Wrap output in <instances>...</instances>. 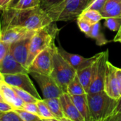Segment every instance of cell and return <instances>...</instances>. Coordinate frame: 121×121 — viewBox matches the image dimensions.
I'll return each mask as SVG.
<instances>
[{"label":"cell","mask_w":121,"mask_h":121,"mask_svg":"<svg viewBox=\"0 0 121 121\" xmlns=\"http://www.w3.org/2000/svg\"><path fill=\"white\" fill-rule=\"evenodd\" d=\"M52 22V19L41 6L26 9L5 8L0 18V28L21 26L31 30H37Z\"/></svg>","instance_id":"1"},{"label":"cell","mask_w":121,"mask_h":121,"mask_svg":"<svg viewBox=\"0 0 121 121\" xmlns=\"http://www.w3.org/2000/svg\"><path fill=\"white\" fill-rule=\"evenodd\" d=\"M87 99L91 121H108L118 104V99L111 97L105 91L87 94Z\"/></svg>","instance_id":"2"},{"label":"cell","mask_w":121,"mask_h":121,"mask_svg":"<svg viewBox=\"0 0 121 121\" xmlns=\"http://www.w3.org/2000/svg\"><path fill=\"white\" fill-rule=\"evenodd\" d=\"M59 29L53 21L48 26L36 30L31 39L29 57L26 62L27 69L41 51L55 43V38L58 33Z\"/></svg>","instance_id":"3"},{"label":"cell","mask_w":121,"mask_h":121,"mask_svg":"<svg viewBox=\"0 0 121 121\" xmlns=\"http://www.w3.org/2000/svg\"><path fill=\"white\" fill-rule=\"evenodd\" d=\"M86 5L81 0H63L44 9L53 21H68L78 18Z\"/></svg>","instance_id":"4"},{"label":"cell","mask_w":121,"mask_h":121,"mask_svg":"<svg viewBox=\"0 0 121 121\" xmlns=\"http://www.w3.org/2000/svg\"><path fill=\"white\" fill-rule=\"evenodd\" d=\"M76 75V70L63 58L56 45L53 55V69L51 76L58 82L64 93H67V87Z\"/></svg>","instance_id":"5"},{"label":"cell","mask_w":121,"mask_h":121,"mask_svg":"<svg viewBox=\"0 0 121 121\" xmlns=\"http://www.w3.org/2000/svg\"><path fill=\"white\" fill-rule=\"evenodd\" d=\"M108 56V50L98 53L97 57L93 64V78L88 94H93L104 91L106 67L107 62L109 60Z\"/></svg>","instance_id":"6"},{"label":"cell","mask_w":121,"mask_h":121,"mask_svg":"<svg viewBox=\"0 0 121 121\" xmlns=\"http://www.w3.org/2000/svg\"><path fill=\"white\" fill-rule=\"evenodd\" d=\"M39 84L44 99L59 98L64 92L58 82L51 76L35 72L29 73Z\"/></svg>","instance_id":"7"},{"label":"cell","mask_w":121,"mask_h":121,"mask_svg":"<svg viewBox=\"0 0 121 121\" xmlns=\"http://www.w3.org/2000/svg\"><path fill=\"white\" fill-rule=\"evenodd\" d=\"M55 47L54 43L38 54L28 68L29 73L35 72L51 75L53 69V55Z\"/></svg>","instance_id":"8"},{"label":"cell","mask_w":121,"mask_h":121,"mask_svg":"<svg viewBox=\"0 0 121 121\" xmlns=\"http://www.w3.org/2000/svg\"><path fill=\"white\" fill-rule=\"evenodd\" d=\"M28 73H18L14 74H3L4 81L11 86L24 89L38 99H41Z\"/></svg>","instance_id":"9"},{"label":"cell","mask_w":121,"mask_h":121,"mask_svg":"<svg viewBox=\"0 0 121 121\" xmlns=\"http://www.w3.org/2000/svg\"><path fill=\"white\" fill-rule=\"evenodd\" d=\"M118 67H115L109 60L107 62L104 91L111 97L118 99L121 96L119 81L117 74Z\"/></svg>","instance_id":"10"},{"label":"cell","mask_w":121,"mask_h":121,"mask_svg":"<svg viewBox=\"0 0 121 121\" xmlns=\"http://www.w3.org/2000/svg\"><path fill=\"white\" fill-rule=\"evenodd\" d=\"M36 30H31L21 26H12L0 28L1 40L6 43L11 44L28 36H31Z\"/></svg>","instance_id":"11"},{"label":"cell","mask_w":121,"mask_h":121,"mask_svg":"<svg viewBox=\"0 0 121 121\" xmlns=\"http://www.w3.org/2000/svg\"><path fill=\"white\" fill-rule=\"evenodd\" d=\"M31 36L26 37L18 41L10 44L9 50L14 57V58L26 69V62L29 57V47Z\"/></svg>","instance_id":"12"},{"label":"cell","mask_w":121,"mask_h":121,"mask_svg":"<svg viewBox=\"0 0 121 121\" xmlns=\"http://www.w3.org/2000/svg\"><path fill=\"white\" fill-rule=\"evenodd\" d=\"M58 52L63 57V58L76 70H80L88 66L91 65L96 60L98 54L95 55L92 57L86 58L81 55L77 54H73L65 50L61 45L58 47Z\"/></svg>","instance_id":"13"},{"label":"cell","mask_w":121,"mask_h":121,"mask_svg":"<svg viewBox=\"0 0 121 121\" xmlns=\"http://www.w3.org/2000/svg\"><path fill=\"white\" fill-rule=\"evenodd\" d=\"M0 72L3 74H14L18 73H28L29 70L20 64L9 50L0 65Z\"/></svg>","instance_id":"14"},{"label":"cell","mask_w":121,"mask_h":121,"mask_svg":"<svg viewBox=\"0 0 121 121\" xmlns=\"http://www.w3.org/2000/svg\"><path fill=\"white\" fill-rule=\"evenodd\" d=\"M59 99L65 117L68 121H85L83 117L79 113L76 106L73 104L69 94L63 93Z\"/></svg>","instance_id":"15"},{"label":"cell","mask_w":121,"mask_h":121,"mask_svg":"<svg viewBox=\"0 0 121 121\" xmlns=\"http://www.w3.org/2000/svg\"><path fill=\"white\" fill-rule=\"evenodd\" d=\"M0 93L4 100L11 105L14 109L22 108L25 102L16 94L11 86L8 84L5 81L0 82Z\"/></svg>","instance_id":"16"},{"label":"cell","mask_w":121,"mask_h":121,"mask_svg":"<svg viewBox=\"0 0 121 121\" xmlns=\"http://www.w3.org/2000/svg\"><path fill=\"white\" fill-rule=\"evenodd\" d=\"M100 12L103 19L121 18V0H107Z\"/></svg>","instance_id":"17"},{"label":"cell","mask_w":121,"mask_h":121,"mask_svg":"<svg viewBox=\"0 0 121 121\" xmlns=\"http://www.w3.org/2000/svg\"><path fill=\"white\" fill-rule=\"evenodd\" d=\"M71 97L73 104L76 106L78 111L83 117L85 121H91L88 101L87 99V94L76 96H71Z\"/></svg>","instance_id":"18"},{"label":"cell","mask_w":121,"mask_h":121,"mask_svg":"<svg viewBox=\"0 0 121 121\" xmlns=\"http://www.w3.org/2000/svg\"><path fill=\"white\" fill-rule=\"evenodd\" d=\"M48 107L49 108L51 113L56 117L58 121H68L65 117L62 105L59 98H51V99H43Z\"/></svg>","instance_id":"19"},{"label":"cell","mask_w":121,"mask_h":121,"mask_svg":"<svg viewBox=\"0 0 121 121\" xmlns=\"http://www.w3.org/2000/svg\"><path fill=\"white\" fill-rule=\"evenodd\" d=\"M93 64L90 66H88L85 68L76 71V75L78 76L80 82H81L87 94L88 92L93 78Z\"/></svg>","instance_id":"20"},{"label":"cell","mask_w":121,"mask_h":121,"mask_svg":"<svg viewBox=\"0 0 121 121\" xmlns=\"http://www.w3.org/2000/svg\"><path fill=\"white\" fill-rule=\"evenodd\" d=\"M88 38H93L96 40V45L99 46H102L104 45H106L110 41L106 38L104 34L101 31V24L99 22L93 24L91 30L88 36Z\"/></svg>","instance_id":"21"},{"label":"cell","mask_w":121,"mask_h":121,"mask_svg":"<svg viewBox=\"0 0 121 121\" xmlns=\"http://www.w3.org/2000/svg\"><path fill=\"white\" fill-rule=\"evenodd\" d=\"M67 93L69 94L71 96H76L87 94L77 75L74 77V78L68 85Z\"/></svg>","instance_id":"22"},{"label":"cell","mask_w":121,"mask_h":121,"mask_svg":"<svg viewBox=\"0 0 121 121\" xmlns=\"http://www.w3.org/2000/svg\"><path fill=\"white\" fill-rule=\"evenodd\" d=\"M36 104L38 106L39 116L42 121H57L56 117L50 111L49 108L44 101V99H39L36 101Z\"/></svg>","instance_id":"23"},{"label":"cell","mask_w":121,"mask_h":121,"mask_svg":"<svg viewBox=\"0 0 121 121\" xmlns=\"http://www.w3.org/2000/svg\"><path fill=\"white\" fill-rule=\"evenodd\" d=\"M79 16L84 18L92 24L100 22L101 20L103 19L101 12L95 9H86L81 13Z\"/></svg>","instance_id":"24"},{"label":"cell","mask_w":121,"mask_h":121,"mask_svg":"<svg viewBox=\"0 0 121 121\" xmlns=\"http://www.w3.org/2000/svg\"><path fill=\"white\" fill-rule=\"evenodd\" d=\"M12 89H14V91L16 92V94L25 102V103H30V102H34L36 103V101L39 100L37 98H36L35 96H34L32 94H31L30 93H29L28 91L21 89L20 88L18 87H15V86H11Z\"/></svg>","instance_id":"25"},{"label":"cell","mask_w":121,"mask_h":121,"mask_svg":"<svg viewBox=\"0 0 121 121\" xmlns=\"http://www.w3.org/2000/svg\"><path fill=\"white\" fill-rule=\"evenodd\" d=\"M41 0H19L13 7L17 9H26L40 6Z\"/></svg>","instance_id":"26"},{"label":"cell","mask_w":121,"mask_h":121,"mask_svg":"<svg viewBox=\"0 0 121 121\" xmlns=\"http://www.w3.org/2000/svg\"><path fill=\"white\" fill-rule=\"evenodd\" d=\"M16 113L19 114L20 118H21L22 121H42L41 118L32 113H30L29 111H26L21 108H15L14 109Z\"/></svg>","instance_id":"27"},{"label":"cell","mask_w":121,"mask_h":121,"mask_svg":"<svg viewBox=\"0 0 121 121\" xmlns=\"http://www.w3.org/2000/svg\"><path fill=\"white\" fill-rule=\"evenodd\" d=\"M77 24L79 29L88 37L91 30L93 24L81 16H78L77 18Z\"/></svg>","instance_id":"28"},{"label":"cell","mask_w":121,"mask_h":121,"mask_svg":"<svg viewBox=\"0 0 121 121\" xmlns=\"http://www.w3.org/2000/svg\"><path fill=\"white\" fill-rule=\"evenodd\" d=\"M104 24L111 30L118 32L121 26V18H107Z\"/></svg>","instance_id":"29"},{"label":"cell","mask_w":121,"mask_h":121,"mask_svg":"<svg viewBox=\"0 0 121 121\" xmlns=\"http://www.w3.org/2000/svg\"><path fill=\"white\" fill-rule=\"evenodd\" d=\"M0 121H22L15 110L3 112L0 116Z\"/></svg>","instance_id":"30"},{"label":"cell","mask_w":121,"mask_h":121,"mask_svg":"<svg viewBox=\"0 0 121 121\" xmlns=\"http://www.w3.org/2000/svg\"><path fill=\"white\" fill-rule=\"evenodd\" d=\"M107 0H91L88 5L86 6V9H95L97 11H101L106 3Z\"/></svg>","instance_id":"31"},{"label":"cell","mask_w":121,"mask_h":121,"mask_svg":"<svg viewBox=\"0 0 121 121\" xmlns=\"http://www.w3.org/2000/svg\"><path fill=\"white\" fill-rule=\"evenodd\" d=\"M21 109H24L26 111L34 113L39 116V108H38V106H37L36 103H34V102L24 103Z\"/></svg>","instance_id":"32"},{"label":"cell","mask_w":121,"mask_h":121,"mask_svg":"<svg viewBox=\"0 0 121 121\" xmlns=\"http://www.w3.org/2000/svg\"><path fill=\"white\" fill-rule=\"evenodd\" d=\"M9 47H10V44L3 42L0 38V65L1 64L4 58L5 57L7 52L9 51Z\"/></svg>","instance_id":"33"},{"label":"cell","mask_w":121,"mask_h":121,"mask_svg":"<svg viewBox=\"0 0 121 121\" xmlns=\"http://www.w3.org/2000/svg\"><path fill=\"white\" fill-rule=\"evenodd\" d=\"M61 1H63V0H41L40 6L44 9H46L47 8H48L53 5H55V4L61 2Z\"/></svg>","instance_id":"34"},{"label":"cell","mask_w":121,"mask_h":121,"mask_svg":"<svg viewBox=\"0 0 121 121\" xmlns=\"http://www.w3.org/2000/svg\"><path fill=\"white\" fill-rule=\"evenodd\" d=\"M11 110H14L11 105H10L5 101L0 100V111L6 112V111H9Z\"/></svg>","instance_id":"35"},{"label":"cell","mask_w":121,"mask_h":121,"mask_svg":"<svg viewBox=\"0 0 121 121\" xmlns=\"http://www.w3.org/2000/svg\"><path fill=\"white\" fill-rule=\"evenodd\" d=\"M108 121H121V113H118L113 115L108 118Z\"/></svg>","instance_id":"36"},{"label":"cell","mask_w":121,"mask_h":121,"mask_svg":"<svg viewBox=\"0 0 121 121\" xmlns=\"http://www.w3.org/2000/svg\"><path fill=\"white\" fill-rule=\"evenodd\" d=\"M118 113H121V96L118 99V104L116 106V109L114 110V112H113V114H116Z\"/></svg>","instance_id":"37"},{"label":"cell","mask_w":121,"mask_h":121,"mask_svg":"<svg viewBox=\"0 0 121 121\" xmlns=\"http://www.w3.org/2000/svg\"><path fill=\"white\" fill-rule=\"evenodd\" d=\"M11 0H0V7L3 9L7 8Z\"/></svg>","instance_id":"38"},{"label":"cell","mask_w":121,"mask_h":121,"mask_svg":"<svg viewBox=\"0 0 121 121\" xmlns=\"http://www.w3.org/2000/svg\"><path fill=\"white\" fill-rule=\"evenodd\" d=\"M117 74H118V81H119V85H120V88H121V68H118V69H117Z\"/></svg>","instance_id":"39"},{"label":"cell","mask_w":121,"mask_h":121,"mask_svg":"<svg viewBox=\"0 0 121 121\" xmlns=\"http://www.w3.org/2000/svg\"><path fill=\"white\" fill-rule=\"evenodd\" d=\"M19 1V0H11V2L9 3V6H8L7 8H13V7L17 4V2H18Z\"/></svg>","instance_id":"40"},{"label":"cell","mask_w":121,"mask_h":121,"mask_svg":"<svg viewBox=\"0 0 121 121\" xmlns=\"http://www.w3.org/2000/svg\"><path fill=\"white\" fill-rule=\"evenodd\" d=\"M121 37V28H120V29L118 30V33H117V34H116V37L114 38V39H113V41L114 42H116L118 38H120Z\"/></svg>","instance_id":"41"},{"label":"cell","mask_w":121,"mask_h":121,"mask_svg":"<svg viewBox=\"0 0 121 121\" xmlns=\"http://www.w3.org/2000/svg\"><path fill=\"white\" fill-rule=\"evenodd\" d=\"M81 1L84 4H86V6H87L88 5V4L91 2V0H81Z\"/></svg>","instance_id":"42"},{"label":"cell","mask_w":121,"mask_h":121,"mask_svg":"<svg viewBox=\"0 0 121 121\" xmlns=\"http://www.w3.org/2000/svg\"><path fill=\"white\" fill-rule=\"evenodd\" d=\"M3 81H4V75H3V74H2V73H1V72H0V82H3Z\"/></svg>","instance_id":"43"},{"label":"cell","mask_w":121,"mask_h":121,"mask_svg":"<svg viewBox=\"0 0 121 121\" xmlns=\"http://www.w3.org/2000/svg\"><path fill=\"white\" fill-rule=\"evenodd\" d=\"M0 100H1V101H4V98H3V96H2V95H1V94L0 93Z\"/></svg>","instance_id":"44"},{"label":"cell","mask_w":121,"mask_h":121,"mask_svg":"<svg viewBox=\"0 0 121 121\" xmlns=\"http://www.w3.org/2000/svg\"><path fill=\"white\" fill-rule=\"evenodd\" d=\"M116 42H119V43H121V37L120 38H118V40H117Z\"/></svg>","instance_id":"45"},{"label":"cell","mask_w":121,"mask_h":121,"mask_svg":"<svg viewBox=\"0 0 121 121\" xmlns=\"http://www.w3.org/2000/svg\"><path fill=\"white\" fill-rule=\"evenodd\" d=\"M3 113V112H1V111H0V116L1 115V113Z\"/></svg>","instance_id":"46"},{"label":"cell","mask_w":121,"mask_h":121,"mask_svg":"<svg viewBox=\"0 0 121 121\" xmlns=\"http://www.w3.org/2000/svg\"><path fill=\"white\" fill-rule=\"evenodd\" d=\"M0 10H3V9H2V8H1V7H0Z\"/></svg>","instance_id":"47"}]
</instances>
